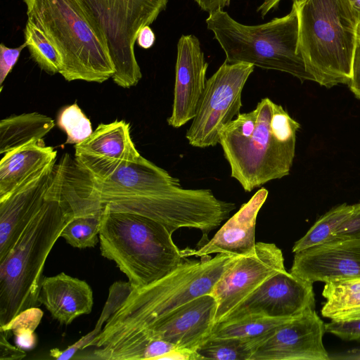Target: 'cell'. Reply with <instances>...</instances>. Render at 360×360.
Segmentation results:
<instances>
[{
  "label": "cell",
  "instance_id": "1",
  "mask_svg": "<svg viewBox=\"0 0 360 360\" xmlns=\"http://www.w3.org/2000/svg\"><path fill=\"white\" fill-rule=\"evenodd\" d=\"M240 256L219 253L214 257L188 259L163 278L133 288L100 332L86 345L95 347L90 359H102L108 352L181 305L211 293L224 273Z\"/></svg>",
  "mask_w": 360,
  "mask_h": 360
},
{
  "label": "cell",
  "instance_id": "2",
  "mask_svg": "<svg viewBox=\"0 0 360 360\" xmlns=\"http://www.w3.org/2000/svg\"><path fill=\"white\" fill-rule=\"evenodd\" d=\"M300 124L269 98L239 113L220 131L219 144L231 176L250 192L288 176L292 165Z\"/></svg>",
  "mask_w": 360,
  "mask_h": 360
},
{
  "label": "cell",
  "instance_id": "3",
  "mask_svg": "<svg viewBox=\"0 0 360 360\" xmlns=\"http://www.w3.org/2000/svg\"><path fill=\"white\" fill-rule=\"evenodd\" d=\"M27 19L60 53L65 80L102 83L113 76L107 37L82 0H22Z\"/></svg>",
  "mask_w": 360,
  "mask_h": 360
},
{
  "label": "cell",
  "instance_id": "4",
  "mask_svg": "<svg viewBox=\"0 0 360 360\" xmlns=\"http://www.w3.org/2000/svg\"><path fill=\"white\" fill-rule=\"evenodd\" d=\"M172 233L149 217L105 207L98 235L101 254L115 263L133 288H141L188 259Z\"/></svg>",
  "mask_w": 360,
  "mask_h": 360
},
{
  "label": "cell",
  "instance_id": "5",
  "mask_svg": "<svg viewBox=\"0 0 360 360\" xmlns=\"http://www.w3.org/2000/svg\"><path fill=\"white\" fill-rule=\"evenodd\" d=\"M293 5L307 72L327 88L348 84L360 22L349 0H293Z\"/></svg>",
  "mask_w": 360,
  "mask_h": 360
},
{
  "label": "cell",
  "instance_id": "6",
  "mask_svg": "<svg viewBox=\"0 0 360 360\" xmlns=\"http://www.w3.org/2000/svg\"><path fill=\"white\" fill-rule=\"evenodd\" d=\"M70 217L46 193L39 212L0 260V327L36 307L45 262Z\"/></svg>",
  "mask_w": 360,
  "mask_h": 360
},
{
  "label": "cell",
  "instance_id": "7",
  "mask_svg": "<svg viewBox=\"0 0 360 360\" xmlns=\"http://www.w3.org/2000/svg\"><path fill=\"white\" fill-rule=\"evenodd\" d=\"M205 22L227 63H249L288 73L302 82H314L300 50L298 16L293 4L288 14L264 24L243 25L222 9L209 13Z\"/></svg>",
  "mask_w": 360,
  "mask_h": 360
},
{
  "label": "cell",
  "instance_id": "8",
  "mask_svg": "<svg viewBox=\"0 0 360 360\" xmlns=\"http://www.w3.org/2000/svg\"><path fill=\"white\" fill-rule=\"evenodd\" d=\"M104 31L115 72L113 82L123 88L142 77L135 55L139 30L151 25L168 0H82Z\"/></svg>",
  "mask_w": 360,
  "mask_h": 360
},
{
  "label": "cell",
  "instance_id": "9",
  "mask_svg": "<svg viewBox=\"0 0 360 360\" xmlns=\"http://www.w3.org/2000/svg\"><path fill=\"white\" fill-rule=\"evenodd\" d=\"M94 181L104 207L152 219L156 217L159 195L180 186L178 179L141 154L124 162L105 179Z\"/></svg>",
  "mask_w": 360,
  "mask_h": 360
},
{
  "label": "cell",
  "instance_id": "10",
  "mask_svg": "<svg viewBox=\"0 0 360 360\" xmlns=\"http://www.w3.org/2000/svg\"><path fill=\"white\" fill-rule=\"evenodd\" d=\"M254 68L252 64L225 60L207 79L186 134L191 146L204 148L219 143L221 130L240 113L242 91Z\"/></svg>",
  "mask_w": 360,
  "mask_h": 360
},
{
  "label": "cell",
  "instance_id": "11",
  "mask_svg": "<svg viewBox=\"0 0 360 360\" xmlns=\"http://www.w3.org/2000/svg\"><path fill=\"white\" fill-rule=\"evenodd\" d=\"M309 308H315L313 283L284 271L266 279L217 323L255 317L294 318Z\"/></svg>",
  "mask_w": 360,
  "mask_h": 360
},
{
  "label": "cell",
  "instance_id": "12",
  "mask_svg": "<svg viewBox=\"0 0 360 360\" xmlns=\"http://www.w3.org/2000/svg\"><path fill=\"white\" fill-rule=\"evenodd\" d=\"M284 271L281 250L274 243H256L254 252L240 256L215 284L211 292L217 304L214 324L266 279Z\"/></svg>",
  "mask_w": 360,
  "mask_h": 360
},
{
  "label": "cell",
  "instance_id": "13",
  "mask_svg": "<svg viewBox=\"0 0 360 360\" xmlns=\"http://www.w3.org/2000/svg\"><path fill=\"white\" fill-rule=\"evenodd\" d=\"M323 321L309 308L278 327L250 360H328Z\"/></svg>",
  "mask_w": 360,
  "mask_h": 360
},
{
  "label": "cell",
  "instance_id": "14",
  "mask_svg": "<svg viewBox=\"0 0 360 360\" xmlns=\"http://www.w3.org/2000/svg\"><path fill=\"white\" fill-rule=\"evenodd\" d=\"M75 160L95 180L111 175L124 162L140 153L124 120L100 124L82 142L75 145Z\"/></svg>",
  "mask_w": 360,
  "mask_h": 360
},
{
  "label": "cell",
  "instance_id": "15",
  "mask_svg": "<svg viewBox=\"0 0 360 360\" xmlns=\"http://www.w3.org/2000/svg\"><path fill=\"white\" fill-rule=\"evenodd\" d=\"M291 274L311 283L360 277V238L335 239L295 253Z\"/></svg>",
  "mask_w": 360,
  "mask_h": 360
},
{
  "label": "cell",
  "instance_id": "16",
  "mask_svg": "<svg viewBox=\"0 0 360 360\" xmlns=\"http://www.w3.org/2000/svg\"><path fill=\"white\" fill-rule=\"evenodd\" d=\"M208 63L193 34L181 35L177 43L172 112L167 123L179 128L193 120L206 85Z\"/></svg>",
  "mask_w": 360,
  "mask_h": 360
},
{
  "label": "cell",
  "instance_id": "17",
  "mask_svg": "<svg viewBox=\"0 0 360 360\" xmlns=\"http://www.w3.org/2000/svg\"><path fill=\"white\" fill-rule=\"evenodd\" d=\"M55 165L56 162L50 164L40 175L0 199V260L43 206Z\"/></svg>",
  "mask_w": 360,
  "mask_h": 360
},
{
  "label": "cell",
  "instance_id": "18",
  "mask_svg": "<svg viewBox=\"0 0 360 360\" xmlns=\"http://www.w3.org/2000/svg\"><path fill=\"white\" fill-rule=\"evenodd\" d=\"M268 193L265 188H259L229 219L210 240L198 250L186 248L185 256L201 257L213 253L245 256L253 252L256 245L257 217L266 200Z\"/></svg>",
  "mask_w": 360,
  "mask_h": 360
},
{
  "label": "cell",
  "instance_id": "19",
  "mask_svg": "<svg viewBox=\"0 0 360 360\" xmlns=\"http://www.w3.org/2000/svg\"><path fill=\"white\" fill-rule=\"evenodd\" d=\"M38 303L44 305L60 324L69 325L77 317L91 312L93 291L85 281L61 272L43 278Z\"/></svg>",
  "mask_w": 360,
  "mask_h": 360
},
{
  "label": "cell",
  "instance_id": "20",
  "mask_svg": "<svg viewBox=\"0 0 360 360\" xmlns=\"http://www.w3.org/2000/svg\"><path fill=\"white\" fill-rule=\"evenodd\" d=\"M56 156L57 150L43 139L5 153L0 162V199L40 175Z\"/></svg>",
  "mask_w": 360,
  "mask_h": 360
},
{
  "label": "cell",
  "instance_id": "21",
  "mask_svg": "<svg viewBox=\"0 0 360 360\" xmlns=\"http://www.w3.org/2000/svg\"><path fill=\"white\" fill-rule=\"evenodd\" d=\"M55 126L54 120L39 112L11 115L0 121V154L42 139Z\"/></svg>",
  "mask_w": 360,
  "mask_h": 360
},
{
  "label": "cell",
  "instance_id": "22",
  "mask_svg": "<svg viewBox=\"0 0 360 360\" xmlns=\"http://www.w3.org/2000/svg\"><path fill=\"white\" fill-rule=\"evenodd\" d=\"M322 295L326 301L321 309L323 317L340 319L360 311V277L326 283Z\"/></svg>",
  "mask_w": 360,
  "mask_h": 360
},
{
  "label": "cell",
  "instance_id": "23",
  "mask_svg": "<svg viewBox=\"0 0 360 360\" xmlns=\"http://www.w3.org/2000/svg\"><path fill=\"white\" fill-rule=\"evenodd\" d=\"M273 333L255 338L210 337L196 352L202 359L250 360L257 349Z\"/></svg>",
  "mask_w": 360,
  "mask_h": 360
},
{
  "label": "cell",
  "instance_id": "24",
  "mask_svg": "<svg viewBox=\"0 0 360 360\" xmlns=\"http://www.w3.org/2000/svg\"><path fill=\"white\" fill-rule=\"evenodd\" d=\"M354 209V205L347 203L330 209L318 219L304 236L295 243L292 252L297 253L333 240L335 232L352 213Z\"/></svg>",
  "mask_w": 360,
  "mask_h": 360
},
{
  "label": "cell",
  "instance_id": "25",
  "mask_svg": "<svg viewBox=\"0 0 360 360\" xmlns=\"http://www.w3.org/2000/svg\"><path fill=\"white\" fill-rule=\"evenodd\" d=\"M23 33L32 59L48 74L59 73L63 66L61 56L44 32L27 19Z\"/></svg>",
  "mask_w": 360,
  "mask_h": 360
},
{
  "label": "cell",
  "instance_id": "26",
  "mask_svg": "<svg viewBox=\"0 0 360 360\" xmlns=\"http://www.w3.org/2000/svg\"><path fill=\"white\" fill-rule=\"evenodd\" d=\"M282 318L255 317L236 321L216 323L210 338H255L272 333L290 319Z\"/></svg>",
  "mask_w": 360,
  "mask_h": 360
},
{
  "label": "cell",
  "instance_id": "27",
  "mask_svg": "<svg viewBox=\"0 0 360 360\" xmlns=\"http://www.w3.org/2000/svg\"><path fill=\"white\" fill-rule=\"evenodd\" d=\"M103 211L78 215L69 214L71 217L62 231L60 237L73 248H94L99 243L98 235Z\"/></svg>",
  "mask_w": 360,
  "mask_h": 360
},
{
  "label": "cell",
  "instance_id": "28",
  "mask_svg": "<svg viewBox=\"0 0 360 360\" xmlns=\"http://www.w3.org/2000/svg\"><path fill=\"white\" fill-rule=\"evenodd\" d=\"M43 311L34 307L18 314L8 324L0 327V331L8 334L13 332L17 346L22 349H31L36 345L34 330L40 323Z\"/></svg>",
  "mask_w": 360,
  "mask_h": 360
},
{
  "label": "cell",
  "instance_id": "29",
  "mask_svg": "<svg viewBox=\"0 0 360 360\" xmlns=\"http://www.w3.org/2000/svg\"><path fill=\"white\" fill-rule=\"evenodd\" d=\"M57 125L66 136L65 143L77 144L93 132L89 119L77 103L63 107L57 117Z\"/></svg>",
  "mask_w": 360,
  "mask_h": 360
},
{
  "label": "cell",
  "instance_id": "30",
  "mask_svg": "<svg viewBox=\"0 0 360 360\" xmlns=\"http://www.w3.org/2000/svg\"><path fill=\"white\" fill-rule=\"evenodd\" d=\"M132 289L129 282L122 281H117L110 287L108 301L95 330L72 345L75 350L77 351L80 348L86 347V345L100 332L103 323L122 304Z\"/></svg>",
  "mask_w": 360,
  "mask_h": 360
},
{
  "label": "cell",
  "instance_id": "31",
  "mask_svg": "<svg viewBox=\"0 0 360 360\" xmlns=\"http://www.w3.org/2000/svg\"><path fill=\"white\" fill-rule=\"evenodd\" d=\"M326 332L347 340L360 341V319L331 320L325 324Z\"/></svg>",
  "mask_w": 360,
  "mask_h": 360
},
{
  "label": "cell",
  "instance_id": "32",
  "mask_svg": "<svg viewBox=\"0 0 360 360\" xmlns=\"http://www.w3.org/2000/svg\"><path fill=\"white\" fill-rule=\"evenodd\" d=\"M27 46L25 42L16 48H9L3 43L0 45V91L8 75L17 63L22 49Z\"/></svg>",
  "mask_w": 360,
  "mask_h": 360
},
{
  "label": "cell",
  "instance_id": "33",
  "mask_svg": "<svg viewBox=\"0 0 360 360\" xmlns=\"http://www.w3.org/2000/svg\"><path fill=\"white\" fill-rule=\"evenodd\" d=\"M360 238V202L354 204L352 213L338 228L335 239Z\"/></svg>",
  "mask_w": 360,
  "mask_h": 360
},
{
  "label": "cell",
  "instance_id": "34",
  "mask_svg": "<svg viewBox=\"0 0 360 360\" xmlns=\"http://www.w3.org/2000/svg\"><path fill=\"white\" fill-rule=\"evenodd\" d=\"M7 335L5 332L0 331V360L22 359L25 357L24 349L11 345Z\"/></svg>",
  "mask_w": 360,
  "mask_h": 360
},
{
  "label": "cell",
  "instance_id": "35",
  "mask_svg": "<svg viewBox=\"0 0 360 360\" xmlns=\"http://www.w3.org/2000/svg\"><path fill=\"white\" fill-rule=\"evenodd\" d=\"M351 91L356 98L360 99V40L356 42L352 63V77L348 83Z\"/></svg>",
  "mask_w": 360,
  "mask_h": 360
},
{
  "label": "cell",
  "instance_id": "36",
  "mask_svg": "<svg viewBox=\"0 0 360 360\" xmlns=\"http://www.w3.org/2000/svg\"><path fill=\"white\" fill-rule=\"evenodd\" d=\"M155 41V34L149 25H146L139 30L136 39L139 46L144 49H150L154 44Z\"/></svg>",
  "mask_w": 360,
  "mask_h": 360
},
{
  "label": "cell",
  "instance_id": "37",
  "mask_svg": "<svg viewBox=\"0 0 360 360\" xmlns=\"http://www.w3.org/2000/svg\"><path fill=\"white\" fill-rule=\"evenodd\" d=\"M198 6L208 13L229 6L231 0H194Z\"/></svg>",
  "mask_w": 360,
  "mask_h": 360
},
{
  "label": "cell",
  "instance_id": "38",
  "mask_svg": "<svg viewBox=\"0 0 360 360\" xmlns=\"http://www.w3.org/2000/svg\"><path fill=\"white\" fill-rule=\"evenodd\" d=\"M281 0H264L263 3L258 7L257 11L264 18V16L272 9L277 7Z\"/></svg>",
  "mask_w": 360,
  "mask_h": 360
},
{
  "label": "cell",
  "instance_id": "39",
  "mask_svg": "<svg viewBox=\"0 0 360 360\" xmlns=\"http://www.w3.org/2000/svg\"><path fill=\"white\" fill-rule=\"evenodd\" d=\"M349 1L357 13L360 22V0H349Z\"/></svg>",
  "mask_w": 360,
  "mask_h": 360
},
{
  "label": "cell",
  "instance_id": "40",
  "mask_svg": "<svg viewBox=\"0 0 360 360\" xmlns=\"http://www.w3.org/2000/svg\"><path fill=\"white\" fill-rule=\"evenodd\" d=\"M350 355H352V356H349L348 359H360V350L352 351V354H350Z\"/></svg>",
  "mask_w": 360,
  "mask_h": 360
},
{
  "label": "cell",
  "instance_id": "41",
  "mask_svg": "<svg viewBox=\"0 0 360 360\" xmlns=\"http://www.w3.org/2000/svg\"><path fill=\"white\" fill-rule=\"evenodd\" d=\"M357 38L360 40V22L357 28Z\"/></svg>",
  "mask_w": 360,
  "mask_h": 360
}]
</instances>
